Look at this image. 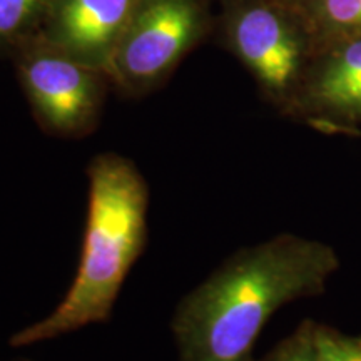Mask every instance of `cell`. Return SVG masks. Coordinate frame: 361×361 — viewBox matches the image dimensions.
<instances>
[{
    "instance_id": "obj_1",
    "label": "cell",
    "mask_w": 361,
    "mask_h": 361,
    "mask_svg": "<svg viewBox=\"0 0 361 361\" xmlns=\"http://www.w3.org/2000/svg\"><path fill=\"white\" fill-rule=\"evenodd\" d=\"M338 268L331 246L296 234L238 251L179 301L171 319L179 361H255L271 316L319 295Z\"/></svg>"
},
{
    "instance_id": "obj_2",
    "label": "cell",
    "mask_w": 361,
    "mask_h": 361,
    "mask_svg": "<svg viewBox=\"0 0 361 361\" xmlns=\"http://www.w3.org/2000/svg\"><path fill=\"white\" fill-rule=\"evenodd\" d=\"M87 216L74 281L51 314L11 336L37 345L109 319L121 288L144 252L149 188L129 157L104 152L87 166Z\"/></svg>"
},
{
    "instance_id": "obj_3",
    "label": "cell",
    "mask_w": 361,
    "mask_h": 361,
    "mask_svg": "<svg viewBox=\"0 0 361 361\" xmlns=\"http://www.w3.org/2000/svg\"><path fill=\"white\" fill-rule=\"evenodd\" d=\"M201 32L196 0H137L107 78L126 92H147L174 71Z\"/></svg>"
},
{
    "instance_id": "obj_4",
    "label": "cell",
    "mask_w": 361,
    "mask_h": 361,
    "mask_svg": "<svg viewBox=\"0 0 361 361\" xmlns=\"http://www.w3.org/2000/svg\"><path fill=\"white\" fill-rule=\"evenodd\" d=\"M20 85L40 126L61 137H79L97 123L106 74L32 39L20 51Z\"/></svg>"
},
{
    "instance_id": "obj_5",
    "label": "cell",
    "mask_w": 361,
    "mask_h": 361,
    "mask_svg": "<svg viewBox=\"0 0 361 361\" xmlns=\"http://www.w3.org/2000/svg\"><path fill=\"white\" fill-rule=\"evenodd\" d=\"M229 37L266 94L274 99L293 96L303 69V42L281 11L268 4H251L234 13Z\"/></svg>"
},
{
    "instance_id": "obj_6",
    "label": "cell",
    "mask_w": 361,
    "mask_h": 361,
    "mask_svg": "<svg viewBox=\"0 0 361 361\" xmlns=\"http://www.w3.org/2000/svg\"><path fill=\"white\" fill-rule=\"evenodd\" d=\"M137 0H54L35 40L107 75Z\"/></svg>"
},
{
    "instance_id": "obj_7",
    "label": "cell",
    "mask_w": 361,
    "mask_h": 361,
    "mask_svg": "<svg viewBox=\"0 0 361 361\" xmlns=\"http://www.w3.org/2000/svg\"><path fill=\"white\" fill-rule=\"evenodd\" d=\"M298 102L318 116L361 119V37L336 44L335 51L311 72Z\"/></svg>"
},
{
    "instance_id": "obj_8",
    "label": "cell",
    "mask_w": 361,
    "mask_h": 361,
    "mask_svg": "<svg viewBox=\"0 0 361 361\" xmlns=\"http://www.w3.org/2000/svg\"><path fill=\"white\" fill-rule=\"evenodd\" d=\"M308 16L336 44L361 37V0H308Z\"/></svg>"
},
{
    "instance_id": "obj_9",
    "label": "cell",
    "mask_w": 361,
    "mask_h": 361,
    "mask_svg": "<svg viewBox=\"0 0 361 361\" xmlns=\"http://www.w3.org/2000/svg\"><path fill=\"white\" fill-rule=\"evenodd\" d=\"M52 2L54 0H0V49L32 40Z\"/></svg>"
},
{
    "instance_id": "obj_10",
    "label": "cell",
    "mask_w": 361,
    "mask_h": 361,
    "mask_svg": "<svg viewBox=\"0 0 361 361\" xmlns=\"http://www.w3.org/2000/svg\"><path fill=\"white\" fill-rule=\"evenodd\" d=\"M314 329L316 323L303 322L293 335L284 338L259 361H319Z\"/></svg>"
},
{
    "instance_id": "obj_11",
    "label": "cell",
    "mask_w": 361,
    "mask_h": 361,
    "mask_svg": "<svg viewBox=\"0 0 361 361\" xmlns=\"http://www.w3.org/2000/svg\"><path fill=\"white\" fill-rule=\"evenodd\" d=\"M314 336L319 361H361V338L343 335L318 323Z\"/></svg>"
},
{
    "instance_id": "obj_12",
    "label": "cell",
    "mask_w": 361,
    "mask_h": 361,
    "mask_svg": "<svg viewBox=\"0 0 361 361\" xmlns=\"http://www.w3.org/2000/svg\"><path fill=\"white\" fill-rule=\"evenodd\" d=\"M20 361H27V360H20Z\"/></svg>"
}]
</instances>
